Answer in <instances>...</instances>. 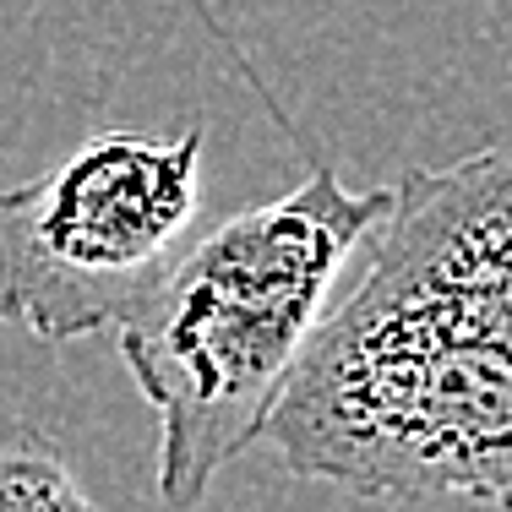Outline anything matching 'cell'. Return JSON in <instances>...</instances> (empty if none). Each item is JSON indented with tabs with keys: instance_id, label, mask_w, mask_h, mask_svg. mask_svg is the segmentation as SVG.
I'll return each mask as SVG.
<instances>
[{
	"instance_id": "7a4b0ae2",
	"label": "cell",
	"mask_w": 512,
	"mask_h": 512,
	"mask_svg": "<svg viewBox=\"0 0 512 512\" xmlns=\"http://www.w3.org/2000/svg\"><path fill=\"white\" fill-rule=\"evenodd\" d=\"M393 207V186L349 191L311 164L295 191L186 240L115 322L120 360L158 420V496L191 512L262 442L349 262Z\"/></svg>"
},
{
	"instance_id": "277c9868",
	"label": "cell",
	"mask_w": 512,
	"mask_h": 512,
	"mask_svg": "<svg viewBox=\"0 0 512 512\" xmlns=\"http://www.w3.org/2000/svg\"><path fill=\"white\" fill-rule=\"evenodd\" d=\"M0 512H99L60 436L6 409H0Z\"/></svg>"
},
{
	"instance_id": "3957f363",
	"label": "cell",
	"mask_w": 512,
	"mask_h": 512,
	"mask_svg": "<svg viewBox=\"0 0 512 512\" xmlns=\"http://www.w3.org/2000/svg\"><path fill=\"white\" fill-rule=\"evenodd\" d=\"M207 131H99L0 191V327L39 344L109 333L175 262L202 207Z\"/></svg>"
},
{
	"instance_id": "5b68a950",
	"label": "cell",
	"mask_w": 512,
	"mask_h": 512,
	"mask_svg": "<svg viewBox=\"0 0 512 512\" xmlns=\"http://www.w3.org/2000/svg\"><path fill=\"white\" fill-rule=\"evenodd\" d=\"M502 207H507V256H512V148H502Z\"/></svg>"
},
{
	"instance_id": "6da1fadb",
	"label": "cell",
	"mask_w": 512,
	"mask_h": 512,
	"mask_svg": "<svg viewBox=\"0 0 512 512\" xmlns=\"http://www.w3.org/2000/svg\"><path fill=\"white\" fill-rule=\"evenodd\" d=\"M262 436L289 474L349 496L512 512V262L496 148L393 186Z\"/></svg>"
}]
</instances>
